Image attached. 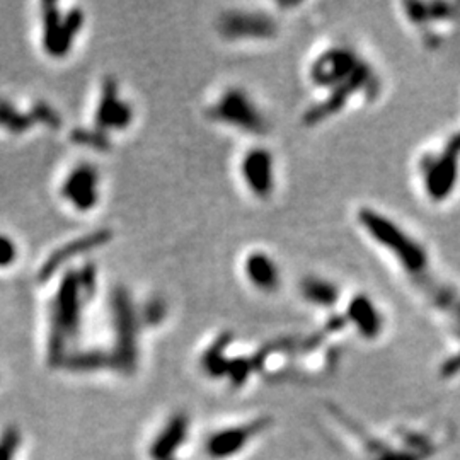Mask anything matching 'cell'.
Listing matches in <instances>:
<instances>
[{
  "instance_id": "cell-1",
  "label": "cell",
  "mask_w": 460,
  "mask_h": 460,
  "mask_svg": "<svg viewBox=\"0 0 460 460\" xmlns=\"http://www.w3.org/2000/svg\"><path fill=\"white\" fill-rule=\"evenodd\" d=\"M212 116L244 132L261 133L266 128L265 118L258 111L256 104L251 101L246 92L237 89L222 94L219 103L212 108Z\"/></svg>"
},
{
  "instance_id": "cell-2",
  "label": "cell",
  "mask_w": 460,
  "mask_h": 460,
  "mask_svg": "<svg viewBox=\"0 0 460 460\" xmlns=\"http://www.w3.org/2000/svg\"><path fill=\"white\" fill-rule=\"evenodd\" d=\"M241 173L249 186L251 193L259 198H268L275 188L273 157L265 149H254L242 159Z\"/></svg>"
},
{
  "instance_id": "cell-3",
  "label": "cell",
  "mask_w": 460,
  "mask_h": 460,
  "mask_svg": "<svg viewBox=\"0 0 460 460\" xmlns=\"http://www.w3.org/2000/svg\"><path fill=\"white\" fill-rule=\"evenodd\" d=\"M358 69L357 58L348 50H331L317 58L312 67V79L322 86L345 84V77L350 79Z\"/></svg>"
},
{
  "instance_id": "cell-4",
  "label": "cell",
  "mask_w": 460,
  "mask_h": 460,
  "mask_svg": "<svg viewBox=\"0 0 460 460\" xmlns=\"http://www.w3.org/2000/svg\"><path fill=\"white\" fill-rule=\"evenodd\" d=\"M81 24L82 14L79 11H72L64 21H60L55 7H50V12L45 14V45L48 52L55 57L64 55Z\"/></svg>"
},
{
  "instance_id": "cell-5",
  "label": "cell",
  "mask_w": 460,
  "mask_h": 460,
  "mask_svg": "<svg viewBox=\"0 0 460 460\" xmlns=\"http://www.w3.org/2000/svg\"><path fill=\"white\" fill-rule=\"evenodd\" d=\"M98 171L91 166H81L67 179L64 195L79 210H91L98 202Z\"/></svg>"
},
{
  "instance_id": "cell-6",
  "label": "cell",
  "mask_w": 460,
  "mask_h": 460,
  "mask_svg": "<svg viewBox=\"0 0 460 460\" xmlns=\"http://www.w3.org/2000/svg\"><path fill=\"white\" fill-rule=\"evenodd\" d=\"M96 121H98L99 127L116 130L125 128L132 121V108L118 98V89L113 82L106 84V87H104Z\"/></svg>"
},
{
  "instance_id": "cell-7",
  "label": "cell",
  "mask_w": 460,
  "mask_h": 460,
  "mask_svg": "<svg viewBox=\"0 0 460 460\" xmlns=\"http://www.w3.org/2000/svg\"><path fill=\"white\" fill-rule=\"evenodd\" d=\"M110 237L111 236L108 230H99V232L91 234V236L81 237V239L69 242V244L55 251V253L48 258V261H46L43 268H41V275H40L41 280L50 278L53 273H57L58 268L64 265V263L69 261L72 256H77V254L86 253V251L98 248V246L104 244V242L110 239Z\"/></svg>"
},
{
  "instance_id": "cell-8",
  "label": "cell",
  "mask_w": 460,
  "mask_h": 460,
  "mask_svg": "<svg viewBox=\"0 0 460 460\" xmlns=\"http://www.w3.org/2000/svg\"><path fill=\"white\" fill-rule=\"evenodd\" d=\"M246 276L254 287L263 292H273L280 285L276 263L265 253H251L244 263Z\"/></svg>"
},
{
  "instance_id": "cell-9",
  "label": "cell",
  "mask_w": 460,
  "mask_h": 460,
  "mask_svg": "<svg viewBox=\"0 0 460 460\" xmlns=\"http://www.w3.org/2000/svg\"><path fill=\"white\" fill-rule=\"evenodd\" d=\"M273 24L258 16H227L222 21V31L227 36L265 38L273 33Z\"/></svg>"
},
{
  "instance_id": "cell-10",
  "label": "cell",
  "mask_w": 460,
  "mask_h": 460,
  "mask_svg": "<svg viewBox=\"0 0 460 460\" xmlns=\"http://www.w3.org/2000/svg\"><path fill=\"white\" fill-rule=\"evenodd\" d=\"M348 316L358 331L365 336H375L380 331V317L377 307L365 295H358L351 300Z\"/></svg>"
},
{
  "instance_id": "cell-11",
  "label": "cell",
  "mask_w": 460,
  "mask_h": 460,
  "mask_svg": "<svg viewBox=\"0 0 460 460\" xmlns=\"http://www.w3.org/2000/svg\"><path fill=\"white\" fill-rule=\"evenodd\" d=\"M304 297L309 302L317 305H333L336 302L338 292L331 283H326L324 280H307L302 285Z\"/></svg>"
},
{
  "instance_id": "cell-12",
  "label": "cell",
  "mask_w": 460,
  "mask_h": 460,
  "mask_svg": "<svg viewBox=\"0 0 460 460\" xmlns=\"http://www.w3.org/2000/svg\"><path fill=\"white\" fill-rule=\"evenodd\" d=\"M0 125L12 130V132H23L28 128L29 120L16 111L11 104L0 103Z\"/></svg>"
},
{
  "instance_id": "cell-13",
  "label": "cell",
  "mask_w": 460,
  "mask_h": 460,
  "mask_svg": "<svg viewBox=\"0 0 460 460\" xmlns=\"http://www.w3.org/2000/svg\"><path fill=\"white\" fill-rule=\"evenodd\" d=\"M16 254H18V249H16L14 242H12L9 237L0 236V266H9L14 263Z\"/></svg>"
}]
</instances>
